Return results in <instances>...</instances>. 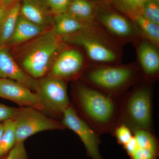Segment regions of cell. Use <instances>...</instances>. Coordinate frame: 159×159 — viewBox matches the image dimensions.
I'll list each match as a JSON object with an SVG mask.
<instances>
[{
	"label": "cell",
	"instance_id": "obj_1",
	"mask_svg": "<svg viewBox=\"0 0 159 159\" xmlns=\"http://www.w3.org/2000/svg\"><path fill=\"white\" fill-rule=\"evenodd\" d=\"M74 97L79 111L77 114L99 136L112 134L120 124L119 100L81 80L74 84Z\"/></svg>",
	"mask_w": 159,
	"mask_h": 159
},
{
	"label": "cell",
	"instance_id": "obj_2",
	"mask_svg": "<svg viewBox=\"0 0 159 159\" xmlns=\"http://www.w3.org/2000/svg\"><path fill=\"white\" fill-rule=\"evenodd\" d=\"M88 85L119 100L143 79L137 62L127 64L90 63L81 76Z\"/></svg>",
	"mask_w": 159,
	"mask_h": 159
},
{
	"label": "cell",
	"instance_id": "obj_3",
	"mask_svg": "<svg viewBox=\"0 0 159 159\" xmlns=\"http://www.w3.org/2000/svg\"><path fill=\"white\" fill-rule=\"evenodd\" d=\"M153 83L142 80L119 100L120 124L133 133L139 129L153 133Z\"/></svg>",
	"mask_w": 159,
	"mask_h": 159
},
{
	"label": "cell",
	"instance_id": "obj_4",
	"mask_svg": "<svg viewBox=\"0 0 159 159\" xmlns=\"http://www.w3.org/2000/svg\"><path fill=\"white\" fill-rule=\"evenodd\" d=\"M67 45L82 49L91 64H121L122 45L106 34L96 24L90 25L77 33L62 38Z\"/></svg>",
	"mask_w": 159,
	"mask_h": 159
},
{
	"label": "cell",
	"instance_id": "obj_5",
	"mask_svg": "<svg viewBox=\"0 0 159 159\" xmlns=\"http://www.w3.org/2000/svg\"><path fill=\"white\" fill-rule=\"evenodd\" d=\"M25 44L26 46L19 55V64L26 73L36 80L49 73L55 58L66 45L52 28Z\"/></svg>",
	"mask_w": 159,
	"mask_h": 159
},
{
	"label": "cell",
	"instance_id": "obj_6",
	"mask_svg": "<svg viewBox=\"0 0 159 159\" xmlns=\"http://www.w3.org/2000/svg\"><path fill=\"white\" fill-rule=\"evenodd\" d=\"M94 24L120 44L133 42L141 34L133 21L121 12L97 8Z\"/></svg>",
	"mask_w": 159,
	"mask_h": 159
},
{
	"label": "cell",
	"instance_id": "obj_7",
	"mask_svg": "<svg viewBox=\"0 0 159 159\" xmlns=\"http://www.w3.org/2000/svg\"><path fill=\"white\" fill-rule=\"evenodd\" d=\"M16 144L25 142L35 134L47 130L66 129L61 122L47 117L37 109L31 107L19 108L14 119Z\"/></svg>",
	"mask_w": 159,
	"mask_h": 159
},
{
	"label": "cell",
	"instance_id": "obj_8",
	"mask_svg": "<svg viewBox=\"0 0 159 159\" xmlns=\"http://www.w3.org/2000/svg\"><path fill=\"white\" fill-rule=\"evenodd\" d=\"M35 93L42 110L62 116L71 105L66 81L51 76L37 80Z\"/></svg>",
	"mask_w": 159,
	"mask_h": 159
},
{
	"label": "cell",
	"instance_id": "obj_9",
	"mask_svg": "<svg viewBox=\"0 0 159 159\" xmlns=\"http://www.w3.org/2000/svg\"><path fill=\"white\" fill-rule=\"evenodd\" d=\"M89 64L83 51L66 46L55 58L48 75L65 81L76 79L81 77Z\"/></svg>",
	"mask_w": 159,
	"mask_h": 159
},
{
	"label": "cell",
	"instance_id": "obj_10",
	"mask_svg": "<svg viewBox=\"0 0 159 159\" xmlns=\"http://www.w3.org/2000/svg\"><path fill=\"white\" fill-rule=\"evenodd\" d=\"M61 123L74 131L83 143L87 154L92 159H103L100 154L99 136L81 118L71 104L62 114Z\"/></svg>",
	"mask_w": 159,
	"mask_h": 159
},
{
	"label": "cell",
	"instance_id": "obj_11",
	"mask_svg": "<svg viewBox=\"0 0 159 159\" xmlns=\"http://www.w3.org/2000/svg\"><path fill=\"white\" fill-rule=\"evenodd\" d=\"M132 43L136 52L137 63L143 79L154 82L159 77V47L142 34Z\"/></svg>",
	"mask_w": 159,
	"mask_h": 159
},
{
	"label": "cell",
	"instance_id": "obj_12",
	"mask_svg": "<svg viewBox=\"0 0 159 159\" xmlns=\"http://www.w3.org/2000/svg\"><path fill=\"white\" fill-rule=\"evenodd\" d=\"M0 97L24 107H33L42 110L36 93L27 86L15 80L0 78Z\"/></svg>",
	"mask_w": 159,
	"mask_h": 159
},
{
	"label": "cell",
	"instance_id": "obj_13",
	"mask_svg": "<svg viewBox=\"0 0 159 159\" xmlns=\"http://www.w3.org/2000/svg\"><path fill=\"white\" fill-rule=\"evenodd\" d=\"M0 78L15 80L25 84L35 92L37 80L22 68L12 56L9 47L0 43Z\"/></svg>",
	"mask_w": 159,
	"mask_h": 159
},
{
	"label": "cell",
	"instance_id": "obj_14",
	"mask_svg": "<svg viewBox=\"0 0 159 159\" xmlns=\"http://www.w3.org/2000/svg\"><path fill=\"white\" fill-rule=\"evenodd\" d=\"M20 15L31 22L48 29L54 25V18L45 0H23Z\"/></svg>",
	"mask_w": 159,
	"mask_h": 159
},
{
	"label": "cell",
	"instance_id": "obj_15",
	"mask_svg": "<svg viewBox=\"0 0 159 159\" xmlns=\"http://www.w3.org/2000/svg\"><path fill=\"white\" fill-rule=\"evenodd\" d=\"M135 140L133 151L129 159H157L159 156V141L153 133L146 130H137L133 134Z\"/></svg>",
	"mask_w": 159,
	"mask_h": 159
},
{
	"label": "cell",
	"instance_id": "obj_16",
	"mask_svg": "<svg viewBox=\"0 0 159 159\" xmlns=\"http://www.w3.org/2000/svg\"><path fill=\"white\" fill-rule=\"evenodd\" d=\"M46 30L20 15L13 33L6 45L10 48L24 44Z\"/></svg>",
	"mask_w": 159,
	"mask_h": 159
},
{
	"label": "cell",
	"instance_id": "obj_17",
	"mask_svg": "<svg viewBox=\"0 0 159 159\" xmlns=\"http://www.w3.org/2000/svg\"><path fill=\"white\" fill-rule=\"evenodd\" d=\"M90 25L80 21L66 12L54 16L52 29L56 35L62 38L77 33Z\"/></svg>",
	"mask_w": 159,
	"mask_h": 159
},
{
	"label": "cell",
	"instance_id": "obj_18",
	"mask_svg": "<svg viewBox=\"0 0 159 159\" xmlns=\"http://www.w3.org/2000/svg\"><path fill=\"white\" fill-rule=\"evenodd\" d=\"M20 3L8 6L0 17V43L7 44L16 26L20 16Z\"/></svg>",
	"mask_w": 159,
	"mask_h": 159
},
{
	"label": "cell",
	"instance_id": "obj_19",
	"mask_svg": "<svg viewBox=\"0 0 159 159\" xmlns=\"http://www.w3.org/2000/svg\"><path fill=\"white\" fill-rule=\"evenodd\" d=\"M97 8L90 0H71L66 12L85 24H94Z\"/></svg>",
	"mask_w": 159,
	"mask_h": 159
},
{
	"label": "cell",
	"instance_id": "obj_20",
	"mask_svg": "<svg viewBox=\"0 0 159 159\" xmlns=\"http://www.w3.org/2000/svg\"><path fill=\"white\" fill-rule=\"evenodd\" d=\"M129 18L136 25L143 36L159 47V25L145 18L141 13L134 15Z\"/></svg>",
	"mask_w": 159,
	"mask_h": 159
},
{
	"label": "cell",
	"instance_id": "obj_21",
	"mask_svg": "<svg viewBox=\"0 0 159 159\" xmlns=\"http://www.w3.org/2000/svg\"><path fill=\"white\" fill-rule=\"evenodd\" d=\"M3 123L4 129L0 142V159L9 153L16 144L14 120H6Z\"/></svg>",
	"mask_w": 159,
	"mask_h": 159
},
{
	"label": "cell",
	"instance_id": "obj_22",
	"mask_svg": "<svg viewBox=\"0 0 159 159\" xmlns=\"http://www.w3.org/2000/svg\"><path fill=\"white\" fill-rule=\"evenodd\" d=\"M115 7L122 14L129 18L141 13L142 7L148 0H113Z\"/></svg>",
	"mask_w": 159,
	"mask_h": 159
},
{
	"label": "cell",
	"instance_id": "obj_23",
	"mask_svg": "<svg viewBox=\"0 0 159 159\" xmlns=\"http://www.w3.org/2000/svg\"><path fill=\"white\" fill-rule=\"evenodd\" d=\"M141 14L150 21L159 25V2L154 0H148L142 7Z\"/></svg>",
	"mask_w": 159,
	"mask_h": 159
},
{
	"label": "cell",
	"instance_id": "obj_24",
	"mask_svg": "<svg viewBox=\"0 0 159 159\" xmlns=\"http://www.w3.org/2000/svg\"><path fill=\"white\" fill-rule=\"evenodd\" d=\"M112 135L115 137L118 144L123 147L133 138V133L124 124H120L115 128Z\"/></svg>",
	"mask_w": 159,
	"mask_h": 159
},
{
	"label": "cell",
	"instance_id": "obj_25",
	"mask_svg": "<svg viewBox=\"0 0 159 159\" xmlns=\"http://www.w3.org/2000/svg\"><path fill=\"white\" fill-rule=\"evenodd\" d=\"M53 16L65 13L71 0H45Z\"/></svg>",
	"mask_w": 159,
	"mask_h": 159
},
{
	"label": "cell",
	"instance_id": "obj_26",
	"mask_svg": "<svg viewBox=\"0 0 159 159\" xmlns=\"http://www.w3.org/2000/svg\"><path fill=\"white\" fill-rule=\"evenodd\" d=\"M28 154L24 142L16 144L4 159H28Z\"/></svg>",
	"mask_w": 159,
	"mask_h": 159
},
{
	"label": "cell",
	"instance_id": "obj_27",
	"mask_svg": "<svg viewBox=\"0 0 159 159\" xmlns=\"http://www.w3.org/2000/svg\"><path fill=\"white\" fill-rule=\"evenodd\" d=\"M18 109L0 103V122L14 119Z\"/></svg>",
	"mask_w": 159,
	"mask_h": 159
},
{
	"label": "cell",
	"instance_id": "obj_28",
	"mask_svg": "<svg viewBox=\"0 0 159 159\" xmlns=\"http://www.w3.org/2000/svg\"><path fill=\"white\" fill-rule=\"evenodd\" d=\"M17 0H0V2L2 3L3 6L8 7L9 5L12 4L14 2H16Z\"/></svg>",
	"mask_w": 159,
	"mask_h": 159
},
{
	"label": "cell",
	"instance_id": "obj_29",
	"mask_svg": "<svg viewBox=\"0 0 159 159\" xmlns=\"http://www.w3.org/2000/svg\"><path fill=\"white\" fill-rule=\"evenodd\" d=\"M4 123H0V142H1V139L4 132Z\"/></svg>",
	"mask_w": 159,
	"mask_h": 159
},
{
	"label": "cell",
	"instance_id": "obj_30",
	"mask_svg": "<svg viewBox=\"0 0 159 159\" xmlns=\"http://www.w3.org/2000/svg\"><path fill=\"white\" fill-rule=\"evenodd\" d=\"M7 7H5V6H3L2 4L0 2V17H1L2 15L3 14V12H4L5 10H6Z\"/></svg>",
	"mask_w": 159,
	"mask_h": 159
},
{
	"label": "cell",
	"instance_id": "obj_31",
	"mask_svg": "<svg viewBox=\"0 0 159 159\" xmlns=\"http://www.w3.org/2000/svg\"><path fill=\"white\" fill-rule=\"evenodd\" d=\"M154 1H156V2H159V0H154Z\"/></svg>",
	"mask_w": 159,
	"mask_h": 159
}]
</instances>
